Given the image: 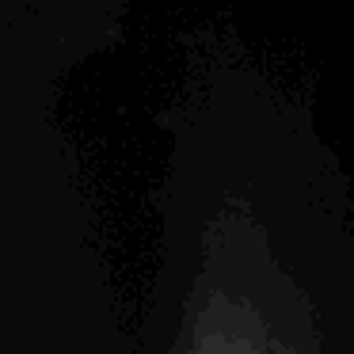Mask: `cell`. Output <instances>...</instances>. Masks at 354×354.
<instances>
[]
</instances>
